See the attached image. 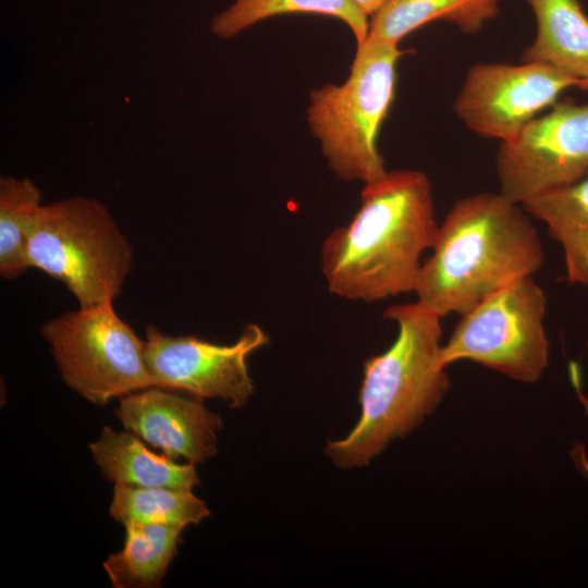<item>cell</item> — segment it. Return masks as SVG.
<instances>
[{
	"mask_svg": "<svg viewBox=\"0 0 588 588\" xmlns=\"http://www.w3.org/2000/svg\"><path fill=\"white\" fill-rule=\"evenodd\" d=\"M522 206L529 216L542 221L550 235L561 244L567 280L588 286V172Z\"/></svg>",
	"mask_w": 588,
	"mask_h": 588,
	"instance_id": "obj_14",
	"label": "cell"
},
{
	"mask_svg": "<svg viewBox=\"0 0 588 588\" xmlns=\"http://www.w3.org/2000/svg\"><path fill=\"white\" fill-rule=\"evenodd\" d=\"M405 53L399 45L367 37L356 48L345 82L310 91L307 123L339 179L366 184L385 174L377 138L394 99L396 65Z\"/></svg>",
	"mask_w": 588,
	"mask_h": 588,
	"instance_id": "obj_4",
	"label": "cell"
},
{
	"mask_svg": "<svg viewBox=\"0 0 588 588\" xmlns=\"http://www.w3.org/2000/svg\"><path fill=\"white\" fill-rule=\"evenodd\" d=\"M532 9L536 37L523 62L550 66L588 91V16L579 0H526Z\"/></svg>",
	"mask_w": 588,
	"mask_h": 588,
	"instance_id": "obj_12",
	"label": "cell"
},
{
	"mask_svg": "<svg viewBox=\"0 0 588 588\" xmlns=\"http://www.w3.org/2000/svg\"><path fill=\"white\" fill-rule=\"evenodd\" d=\"M588 172V103L558 101L497 156L501 193L524 204Z\"/></svg>",
	"mask_w": 588,
	"mask_h": 588,
	"instance_id": "obj_8",
	"label": "cell"
},
{
	"mask_svg": "<svg viewBox=\"0 0 588 588\" xmlns=\"http://www.w3.org/2000/svg\"><path fill=\"white\" fill-rule=\"evenodd\" d=\"M27 253L30 268L61 281L82 307L113 302L133 264L132 246L109 209L86 196L41 205Z\"/></svg>",
	"mask_w": 588,
	"mask_h": 588,
	"instance_id": "obj_5",
	"label": "cell"
},
{
	"mask_svg": "<svg viewBox=\"0 0 588 588\" xmlns=\"http://www.w3.org/2000/svg\"><path fill=\"white\" fill-rule=\"evenodd\" d=\"M149 387L121 397L115 415L123 427L174 461L197 464L216 455L222 419L203 404Z\"/></svg>",
	"mask_w": 588,
	"mask_h": 588,
	"instance_id": "obj_11",
	"label": "cell"
},
{
	"mask_svg": "<svg viewBox=\"0 0 588 588\" xmlns=\"http://www.w3.org/2000/svg\"><path fill=\"white\" fill-rule=\"evenodd\" d=\"M546 307L531 277L510 283L462 315L441 347L442 365L471 360L519 382L538 381L549 363Z\"/></svg>",
	"mask_w": 588,
	"mask_h": 588,
	"instance_id": "obj_7",
	"label": "cell"
},
{
	"mask_svg": "<svg viewBox=\"0 0 588 588\" xmlns=\"http://www.w3.org/2000/svg\"><path fill=\"white\" fill-rule=\"evenodd\" d=\"M573 456L578 469H580L588 477V461L586 458L584 448L577 444L574 448Z\"/></svg>",
	"mask_w": 588,
	"mask_h": 588,
	"instance_id": "obj_21",
	"label": "cell"
},
{
	"mask_svg": "<svg viewBox=\"0 0 588 588\" xmlns=\"http://www.w3.org/2000/svg\"><path fill=\"white\" fill-rule=\"evenodd\" d=\"M368 17L373 15L389 0H352Z\"/></svg>",
	"mask_w": 588,
	"mask_h": 588,
	"instance_id": "obj_20",
	"label": "cell"
},
{
	"mask_svg": "<svg viewBox=\"0 0 588 588\" xmlns=\"http://www.w3.org/2000/svg\"><path fill=\"white\" fill-rule=\"evenodd\" d=\"M499 0H389L369 20L368 37L400 45L433 21H446L463 33L476 34L499 12Z\"/></svg>",
	"mask_w": 588,
	"mask_h": 588,
	"instance_id": "obj_15",
	"label": "cell"
},
{
	"mask_svg": "<svg viewBox=\"0 0 588 588\" xmlns=\"http://www.w3.org/2000/svg\"><path fill=\"white\" fill-rule=\"evenodd\" d=\"M571 87H577L574 79L540 63H478L469 69L454 111L473 132L507 143Z\"/></svg>",
	"mask_w": 588,
	"mask_h": 588,
	"instance_id": "obj_10",
	"label": "cell"
},
{
	"mask_svg": "<svg viewBox=\"0 0 588 588\" xmlns=\"http://www.w3.org/2000/svg\"><path fill=\"white\" fill-rule=\"evenodd\" d=\"M296 13L340 20L351 29L356 48L368 37L369 17L352 0H233L212 17L210 30L221 39H229L266 19Z\"/></svg>",
	"mask_w": 588,
	"mask_h": 588,
	"instance_id": "obj_17",
	"label": "cell"
},
{
	"mask_svg": "<svg viewBox=\"0 0 588 588\" xmlns=\"http://www.w3.org/2000/svg\"><path fill=\"white\" fill-rule=\"evenodd\" d=\"M383 317L396 322V339L364 362L359 418L347 436L324 449L343 469L368 465L391 441L418 428L449 389L440 359L441 317L418 301L389 306Z\"/></svg>",
	"mask_w": 588,
	"mask_h": 588,
	"instance_id": "obj_3",
	"label": "cell"
},
{
	"mask_svg": "<svg viewBox=\"0 0 588 588\" xmlns=\"http://www.w3.org/2000/svg\"><path fill=\"white\" fill-rule=\"evenodd\" d=\"M438 228L424 172L387 171L364 184L352 221L332 231L321 247L329 291L364 302L414 292L421 255L431 249Z\"/></svg>",
	"mask_w": 588,
	"mask_h": 588,
	"instance_id": "obj_1",
	"label": "cell"
},
{
	"mask_svg": "<svg viewBox=\"0 0 588 588\" xmlns=\"http://www.w3.org/2000/svg\"><path fill=\"white\" fill-rule=\"evenodd\" d=\"M64 383L88 402L105 406L114 397L154 387L142 340L112 302L79 306L40 329Z\"/></svg>",
	"mask_w": 588,
	"mask_h": 588,
	"instance_id": "obj_6",
	"label": "cell"
},
{
	"mask_svg": "<svg viewBox=\"0 0 588 588\" xmlns=\"http://www.w3.org/2000/svg\"><path fill=\"white\" fill-rule=\"evenodd\" d=\"M145 342L154 387L220 399L231 408H242L254 393L246 359L268 344L269 336L252 323L234 343L221 345L195 335L164 334L148 326Z\"/></svg>",
	"mask_w": 588,
	"mask_h": 588,
	"instance_id": "obj_9",
	"label": "cell"
},
{
	"mask_svg": "<svg viewBox=\"0 0 588 588\" xmlns=\"http://www.w3.org/2000/svg\"><path fill=\"white\" fill-rule=\"evenodd\" d=\"M415 293L440 317L464 315L526 277L543 261V248L524 207L500 193L457 200L439 224Z\"/></svg>",
	"mask_w": 588,
	"mask_h": 588,
	"instance_id": "obj_2",
	"label": "cell"
},
{
	"mask_svg": "<svg viewBox=\"0 0 588 588\" xmlns=\"http://www.w3.org/2000/svg\"><path fill=\"white\" fill-rule=\"evenodd\" d=\"M41 192L28 177L0 179V274L12 280L30 268L28 240Z\"/></svg>",
	"mask_w": 588,
	"mask_h": 588,
	"instance_id": "obj_19",
	"label": "cell"
},
{
	"mask_svg": "<svg viewBox=\"0 0 588 588\" xmlns=\"http://www.w3.org/2000/svg\"><path fill=\"white\" fill-rule=\"evenodd\" d=\"M89 449L102 475L115 485L180 489L199 485L195 464L156 454L130 432L105 427Z\"/></svg>",
	"mask_w": 588,
	"mask_h": 588,
	"instance_id": "obj_13",
	"label": "cell"
},
{
	"mask_svg": "<svg viewBox=\"0 0 588 588\" xmlns=\"http://www.w3.org/2000/svg\"><path fill=\"white\" fill-rule=\"evenodd\" d=\"M121 551L110 554L102 566L114 588H157L177 553L184 526L130 523L124 525Z\"/></svg>",
	"mask_w": 588,
	"mask_h": 588,
	"instance_id": "obj_16",
	"label": "cell"
},
{
	"mask_svg": "<svg viewBox=\"0 0 588 588\" xmlns=\"http://www.w3.org/2000/svg\"><path fill=\"white\" fill-rule=\"evenodd\" d=\"M109 514L123 526L152 523L187 527L199 524L210 512L192 489L115 485Z\"/></svg>",
	"mask_w": 588,
	"mask_h": 588,
	"instance_id": "obj_18",
	"label": "cell"
}]
</instances>
